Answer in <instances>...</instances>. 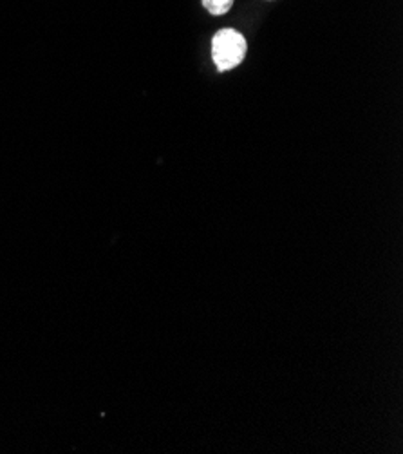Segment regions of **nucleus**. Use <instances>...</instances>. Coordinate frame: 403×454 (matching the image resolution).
<instances>
[{
	"label": "nucleus",
	"mask_w": 403,
	"mask_h": 454,
	"mask_svg": "<svg viewBox=\"0 0 403 454\" xmlns=\"http://www.w3.org/2000/svg\"><path fill=\"white\" fill-rule=\"evenodd\" d=\"M246 51V38L232 27L219 29L212 38V59L221 73L237 67L244 60Z\"/></svg>",
	"instance_id": "obj_1"
},
{
	"label": "nucleus",
	"mask_w": 403,
	"mask_h": 454,
	"mask_svg": "<svg viewBox=\"0 0 403 454\" xmlns=\"http://www.w3.org/2000/svg\"><path fill=\"white\" fill-rule=\"evenodd\" d=\"M201 3H203V8L210 15L222 17V15H227L232 10L236 0H201Z\"/></svg>",
	"instance_id": "obj_2"
}]
</instances>
